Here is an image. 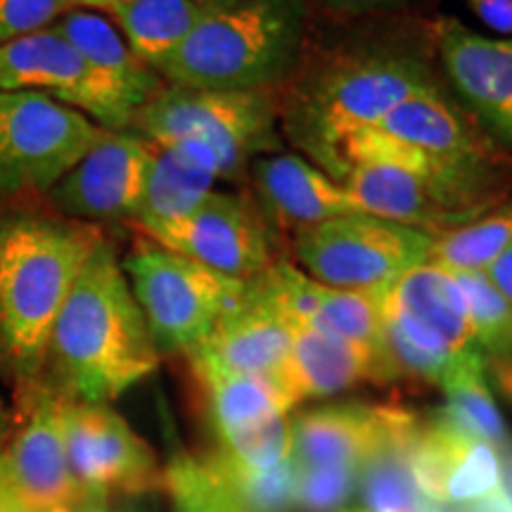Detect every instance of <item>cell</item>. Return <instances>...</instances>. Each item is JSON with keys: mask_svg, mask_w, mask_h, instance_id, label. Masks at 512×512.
Instances as JSON below:
<instances>
[{"mask_svg": "<svg viewBox=\"0 0 512 512\" xmlns=\"http://www.w3.org/2000/svg\"><path fill=\"white\" fill-rule=\"evenodd\" d=\"M152 143L140 133L105 131L86 157L48 192L64 219L131 221L143 200Z\"/></svg>", "mask_w": 512, "mask_h": 512, "instance_id": "15", "label": "cell"}, {"mask_svg": "<svg viewBox=\"0 0 512 512\" xmlns=\"http://www.w3.org/2000/svg\"><path fill=\"white\" fill-rule=\"evenodd\" d=\"M53 29L79 50L88 67H93L112 88H117V93L136 114L164 86L162 76L133 55L117 24L102 17L100 12L69 10L57 19Z\"/></svg>", "mask_w": 512, "mask_h": 512, "instance_id": "23", "label": "cell"}, {"mask_svg": "<svg viewBox=\"0 0 512 512\" xmlns=\"http://www.w3.org/2000/svg\"><path fill=\"white\" fill-rule=\"evenodd\" d=\"M74 10H91V12H107L121 8L128 0H72Z\"/></svg>", "mask_w": 512, "mask_h": 512, "instance_id": "38", "label": "cell"}, {"mask_svg": "<svg viewBox=\"0 0 512 512\" xmlns=\"http://www.w3.org/2000/svg\"><path fill=\"white\" fill-rule=\"evenodd\" d=\"M207 465L242 512H292L297 508L299 467L294 458L268 470H252L216 453L207 458Z\"/></svg>", "mask_w": 512, "mask_h": 512, "instance_id": "30", "label": "cell"}, {"mask_svg": "<svg viewBox=\"0 0 512 512\" xmlns=\"http://www.w3.org/2000/svg\"><path fill=\"white\" fill-rule=\"evenodd\" d=\"M159 356L119 256L102 240L55 320L50 384L69 399L110 403L155 373Z\"/></svg>", "mask_w": 512, "mask_h": 512, "instance_id": "3", "label": "cell"}, {"mask_svg": "<svg viewBox=\"0 0 512 512\" xmlns=\"http://www.w3.org/2000/svg\"><path fill=\"white\" fill-rule=\"evenodd\" d=\"M484 273L489 275V280L498 287V292L512 304V247L505 249Z\"/></svg>", "mask_w": 512, "mask_h": 512, "instance_id": "37", "label": "cell"}, {"mask_svg": "<svg viewBox=\"0 0 512 512\" xmlns=\"http://www.w3.org/2000/svg\"><path fill=\"white\" fill-rule=\"evenodd\" d=\"M62 432L69 472L91 505L164 489L155 451L107 403L62 394Z\"/></svg>", "mask_w": 512, "mask_h": 512, "instance_id": "10", "label": "cell"}, {"mask_svg": "<svg viewBox=\"0 0 512 512\" xmlns=\"http://www.w3.org/2000/svg\"><path fill=\"white\" fill-rule=\"evenodd\" d=\"M197 5H202L204 10H223V8H230V5H238L242 0H195Z\"/></svg>", "mask_w": 512, "mask_h": 512, "instance_id": "40", "label": "cell"}, {"mask_svg": "<svg viewBox=\"0 0 512 512\" xmlns=\"http://www.w3.org/2000/svg\"><path fill=\"white\" fill-rule=\"evenodd\" d=\"M512 247V197L467 226L437 235L430 261L451 271H486Z\"/></svg>", "mask_w": 512, "mask_h": 512, "instance_id": "29", "label": "cell"}, {"mask_svg": "<svg viewBox=\"0 0 512 512\" xmlns=\"http://www.w3.org/2000/svg\"><path fill=\"white\" fill-rule=\"evenodd\" d=\"M292 323V356L287 384L297 401L325 399L363 382H387L382 358L306 320Z\"/></svg>", "mask_w": 512, "mask_h": 512, "instance_id": "22", "label": "cell"}, {"mask_svg": "<svg viewBox=\"0 0 512 512\" xmlns=\"http://www.w3.org/2000/svg\"><path fill=\"white\" fill-rule=\"evenodd\" d=\"M126 512H140V510H133V508H131V510H126Z\"/></svg>", "mask_w": 512, "mask_h": 512, "instance_id": "42", "label": "cell"}, {"mask_svg": "<svg viewBox=\"0 0 512 512\" xmlns=\"http://www.w3.org/2000/svg\"><path fill=\"white\" fill-rule=\"evenodd\" d=\"M437 235L380 216L351 211L294 233L297 266L337 290H384L430 261Z\"/></svg>", "mask_w": 512, "mask_h": 512, "instance_id": "8", "label": "cell"}, {"mask_svg": "<svg viewBox=\"0 0 512 512\" xmlns=\"http://www.w3.org/2000/svg\"><path fill=\"white\" fill-rule=\"evenodd\" d=\"M140 238L245 283L275 261L273 226L256 200L235 192L214 190L185 219Z\"/></svg>", "mask_w": 512, "mask_h": 512, "instance_id": "13", "label": "cell"}, {"mask_svg": "<svg viewBox=\"0 0 512 512\" xmlns=\"http://www.w3.org/2000/svg\"><path fill=\"white\" fill-rule=\"evenodd\" d=\"M0 91L48 95L105 131H128L136 119V110L117 88L88 67L79 50L53 27L0 46Z\"/></svg>", "mask_w": 512, "mask_h": 512, "instance_id": "12", "label": "cell"}, {"mask_svg": "<svg viewBox=\"0 0 512 512\" xmlns=\"http://www.w3.org/2000/svg\"><path fill=\"white\" fill-rule=\"evenodd\" d=\"M467 5L486 29L512 36V0H467Z\"/></svg>", "mask_w": 512, "mask_h": 512, "instance_id": "35", "label": "cell"}, {"mask_svg": "<svg viewBox=\"0 0 512 512\" xmlns=\"http://www.w3.org/2000/svg\"><path fill=\"white\" fill-rule=\"evenodd\" d=\"M240 512H242V510H240Z\"/></svg>", "mask_w": 512, "mask_h": 512, "instance_id": "43", "label": "cell"}, {"mask_svg": "<svg viewBox=\"0 0 512 512\" xmlns=\"http://www.w3.org/2000/svg\"><path fill=\"white\" fill-rule=\"evenodd\" d=\"M0 512H31V510L22 508V505L12 501V498H8L5 494H0Z\"/></svg>", "mask_w": 512, "mask_h": 512, "instance_id": "41", "label": "cell"}, {"mask_svg": "<svg viewBox=\"0 0 512 512\" xmlns=\"http://www.w3.org/2000/svg\"><path fill=\"white\" fill-rule=\"evenodd\" d=\"M102 240L93 223L0 216V361L22 387L43 377L55 320Z\"/></svg>", "mask_w": 512, "mask_h": 512, "instance_id": "4", "label": "cell"}, {"mask_svg": "<svg viewBox=\"0 0 512 512\" xmlns=\"http://www.w3.org/2000/svg\"><path fill=\"white\" fill-rule=\"evenodd\" d=\"M411 465L422 498L437 505L482 501L503 482L501 451L456 430L439 413L422 420Z\"/></svg>", "mask_w": 512, "mask_h": 512, "instance_id": "18", "label": "cell"}, {"mask_svg": "<svg viewBox=\"0 0 512 512\" xmlns=\"http://www.w3.org/2000/svg\"><path fill=\"white\" fill-rule=\"evenodd\" d=\"M216 183L219 176L188 150L152 143L143 200L128 223L143 235L181 221L207 200Z\"/></svg>", "mask_w": 512, "mask_h": 512, "instance_id": "24", "label": "cell"}, {"mask_svg": "<svg viewBox=\"0 0 512 512\" xmlns=\"http://www.w3.org/2000/svg\"><path fill=\"white\" fill-rule=\"evenodd\" d=\"M105 128L48 95L0 91V192L48 195Z\"/></svg>", "mask_w": 512, "mask_h": 512, "instance_id": "9", "label": "cell"}, {"mask_svg": "<svg viewBox=\"0 0 512 512\" xmlns=\"http://www.w3.org/2000/svg\"><path fill=\"white\" fill-rule=\"evenodd\" d=\"M292 356V323L261 290L256 278L247 280L242 302L221 318L214 332L188 354L192 368L254 375L271 380L297 408L287 384Z\"/></svg>", "mask_w": 512, "mask_h": 512, "instance_id": "16", "label": "cell"}, {"mask_svg": "<svg viewBox=\"0 0 512 512\" xmlns=\"http://www.w3.org/2000/svg\"><path fill=\"white\" fill-rule=\"evenodd\" d=\"M439 389L446 396V403L439 415L448 425L496 446L498 451H505L512 444L508 425H505L503 415L494 401V394H491L489 382H486V356H477L460 363L441 382Z\"/></svg>", "mask_w": 512, "mask_h": 512, "instance_id": "27", "label": "cell"}, {"mask_svg": "<svg viewBox=\"0 0 512 512\" xmlns=\"http://www.w3.org/2000/svg\"><path fill=\"white\" fill-rule=\"evenodd\" d=\"M358 157L384 159L422 178L460 226L512 197V152L441 86L413 95L380 124L351 136L344 162Z\"/></svg>", "mask_w": 512, "mask_h": 512, "instance_id": "1", "label": "cell"}, {"mask_svg": "<svg viewBox=\"0 0 512 512\" xmlns=\"http://www.w3.org/2000/svg\"><path fill=\"white\" fill-rule=\"evenodd\" d=\"M207 12L195 0H128L110 17L133 55L157 72Z\"/></svg>", "mask_w": 512, "mask_h": 512, "instance_id": "26", "label": "cell"}, {"mask_svg": "<svg viewBox=\"0 0 512 512\" xmlns=\"http://www.w3.org/2000/svg\"><path fill=\"white\" fill-rule=\"evenodd\" d=\"M174 512H240L207 460L176 453L164 470Z\"/></svg>", "mask_w": 512, "mask_h": 512, "instance_id": "32", "label": "cell"}, {"mask_svg": "<svg viewBox=\"0 0 512 512\" xmlns=\"http://www.w3.org/2000/svg\"><path fill=\"white\" fill-rule=\"evenodd\" d=\"M24 413L0 448V494L31 512H88L69 472L62 432V392L50 382L24 387Z\"/></svg>", "mask_w": 512, "mask_h": 512, "instance_id": "11", "label": "cell"}, {"mask_svg": "<svg viewBox=\"0 0 512 512\" xmlns=\"http://www.w3.org/2000/svg\"><path fill=\"white\" fill-rule=\"evenodd\" d=\"M69 10H74L72 0H0V46L55 27Z\"/></svg>", "mask_w": 512, "mask_h": 512, "instance_id": "34", "label": "cell"}, {"mask_svg": "<svg viewBox=\"0 0 512 512\" xmlns=\"http://www.w3.org/2000/svg\"><path fill=\"white\" fill-rule=\"evenodd\" d=\"M200 380L219 437V453L252 470H268L292 458L294 406L271 380L192 368Z\"/></svg>", "mask_w": 512, "mask_h": 512, "instance_id": "14", "label": "cell"}, {"mask_svg": "<svg viewBox=\"0 0 512 512\" xmlns=\"http://www.w3.org/2000/svg\"><path fill=\"white\" fill-rule=\"evenodd\" d=\"M430 34L465 110L512 150V38L482 36L453 17L434 19Z\"/></svg>", "mask_w": 512, "mask_h": 512, "instance_id": "17", "label": "cell"}, {"mask_svg": "<svg viewBox=\"0 0 512 512\" xmlns=\"http://www.w3.org/2000/svg\"><path fill=\"white\" fill-rule=\"evenodd\" d=\"M306 323L347 339L356 347L375 351L382 358V290H337L318 283Z\"/></svg>", "mask_w": 512, "mask_h": 512, "instance_id": "28", "label": "cell"}, {"mask_svg": "<svg viewBox=\"0 0 512 512\" xmlns=\"http://www.w3.org/2000/svg\"><path fill=\"white\" fill-rule=\"evenodd\" d=\"M399 3H406V0H306V5H316L323 12L339 17L366 15V12L394 8Z\"/></svg>", "mask_w": 512, "mask_h": 512, "instance_id": "36", "label": "cell"}, {"mask_svg": "<svg viewBox=\"0 0 512 512\" xmlns=\"http://www.w3.org/2000/svg\"><path fill=\"white\" fill-rule=\"evenodd\" d=\"M12 415L8 411V406H5L3 399H0V448H3L5 441L10 437V430H12Z\"/></svg>", "mask_w": 512, "mask_h": 512, "instance_id": "39", "label": "cell"}, {"mask_svg": "<svg viewBox=\"0 0 512 512\" xmlns=\"http://www.w3.org/2000/svg\"><path fill=\"white\" fill-rule=\"evenodd\" d=\"M422 420L408 408H396L392 425L380 444L358 467L356 491L363 512H422V498L413 477V444Z\"/></svg>", "mask_w": 512, "mask_h": 512, "instance_id": "25", "label": "cell"}, {"mask_svg": "<svg viewBox=\"0 0 512 512\" xmlns=\"http://www.w3.org/2000/svg\"><path fill=\"white\" fill-rule=\"evenodd\" d=\"M131 128L155 145L207 147L221 178L233 181L249 174L254 159L280 152V88L209 91L164 83Z\"/></svg>", "mask_w": 512, "mask_h": 512, "instance_id": "6", "label": "cell"}, {"mask_svg": "<svg viewBox=\"0 0 512 512\" xmlns=\"http://www.w3.org/2000/svg\"><path fill=\"white\" fill-rule=\"evenodd\" d=\"M121 268L159 354L188 356L247 290L245 280L211 271L145 238L128 252Z\"/></svg>", "mask_w": 512, "mask_h": 512, "instance_id": "7", "label": "cell"}, {"mask_svg": "<svg viewBox=\"0 0 512 512\" xmlns=\"http://www.w3.org/2000/svg\"><path fill=\"white\" fill-rule=\"evenodd\" d=\"M306 0H242L204 15L157 67L169 86L209 91L283 88L304 57Z\"/></svg>", "mask_w": 512, "mask_h": 512, "instance_id": "5", "label": "cell"}, {"mask_svg": "<svg viewBox=\"0 0 512 512\" xmlns=\"http://www.w3.org/2000/svg\"><path fill=\"white\" fill-rule=\"evenodd\" d=\"M399 406L347 401L292 415V458L299 467H361Z\"/></svg>", "mask_w": 512, "mask_h": 512, "instance_id": "20", "label": "cell"}, {"mask_svg": "<svg viewBox=\"0 0 512 512\" xmlns=\"http://www.w3.org/2000/svg\"><path fill=\"white\" fill-rule=\"evenodd\" d=\"M465 294L472 330L489 361L512 363V304L484 271H453Z\"/></svg>", "mask_w": 512, "mask_h": 512, "instance_id": "31", "label": "cell"}, {"mask_svg": "<svg viewBox=\"0 0 512 512\" xmlns=\"http://www.w3.org/2000/svg\"><path fill=\"white\" fill-rule=\"evenodd\" d=\"M249 178L268 223L292 233L358 211L344 185L302 155L275 152L254 159Z\"/></svg>", "mask_w": 512, "mask_h": 512, "instance_id": "19", "label": "cell"}, {"mask_svg": "<svg viewBox=\"0 0 512 512\" xmlns=\"http://www.w3.org/2000/svg\"><path fill=\"white\" fill-rule=\"evenodd\" d=\"M439 88L430 62L403 46L335 50L280 88V133L335 181L344 145L413 95Z\"/></svg>", "mask_w": 512, "mask_h": 512, "instance_id": "2", "label": "cell"}, {"mask_svg": "<svg viewBox=\"0 0 512 512\" xmlns=\"http://www.w3.org/2000/svg\"><path fill=\"white\" fill-rule=\"evenodd\" d=\"M339 183L363 214L380 216L434 235L460 228L458 219L439 200L437 192L399 164L373 157L351 159Z\"/></svg>", "mask_w": 512, "mask_h": 512, "instance_id": "21", "label": "cell"}, {"mask_svg": "<svg viewBox=\"0 0 512 512\" xmlns=\"http://www.w3.org/2000/svg\"><path fill=\"white\" fill-rule=\"evenodd\" d=\"M356 482V467H299L297 510L344 512L349 498L356 494Z\"/></svg>", "mask_w": 512, "mask_h": 512, "instance_id": "33", "label": "cell"}]
</instances>
